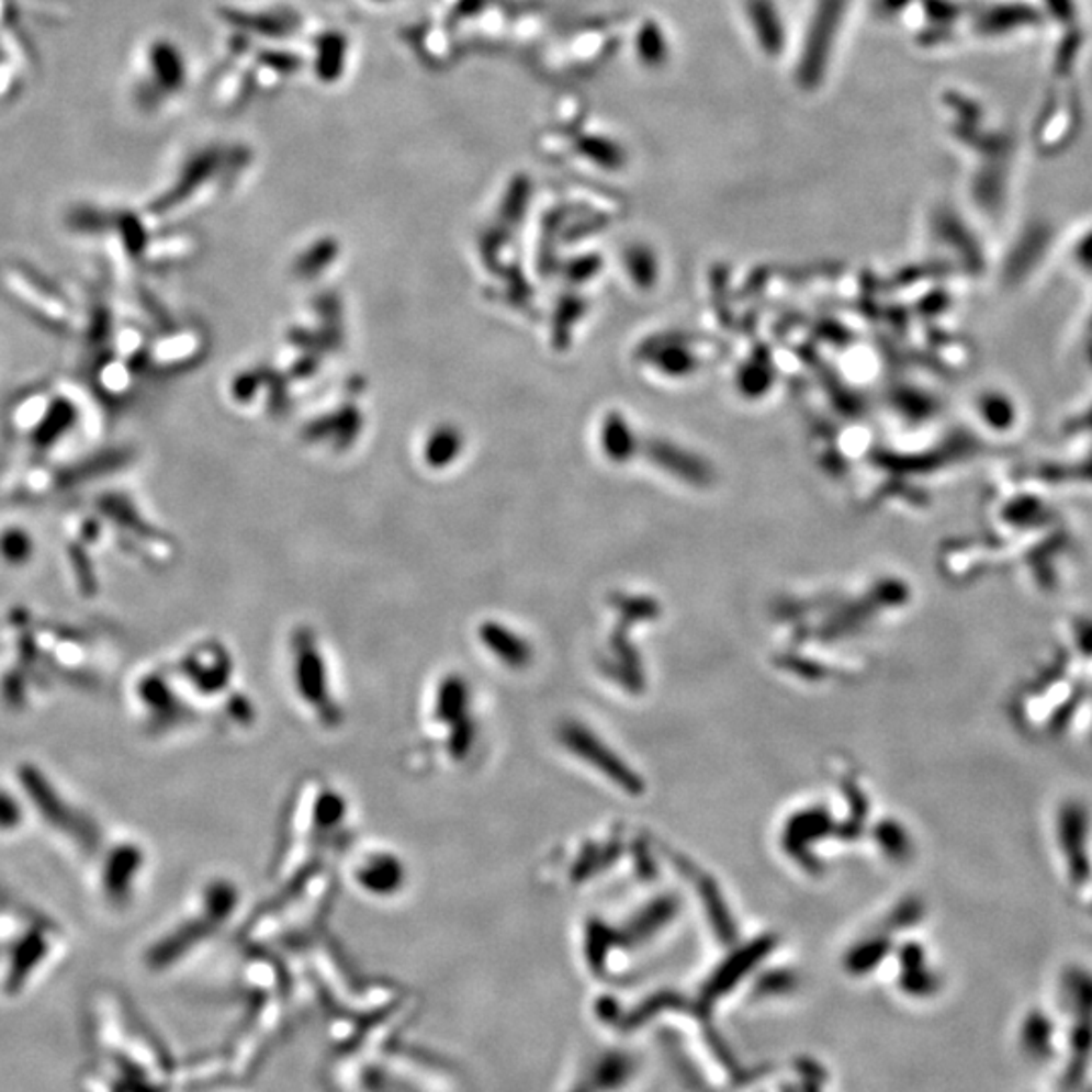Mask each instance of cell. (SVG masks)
I'll use <instances>...</instances> for the list:
<instances>
[{
  "instance_id": "obj_1",
  "label": "cell",
  "mask_w": 1092,
  "mask_h": 1092,
  "mask_svg": "<svg viewBox=\"0 0 1092 1092\" xmlns=\"http://www.w3.org/2000/svg\"><path fill=\"white\" fill-rule=\"evenodd\" d=\"M180 55H177L175 47H170L165 41H155L144 52L138 55L136 71H134V95L136 102L144 108L148 103H156L158 95V79L162 76L168 90L180 88L182 69H180Z\"/></svg>"
}]
</instances>
